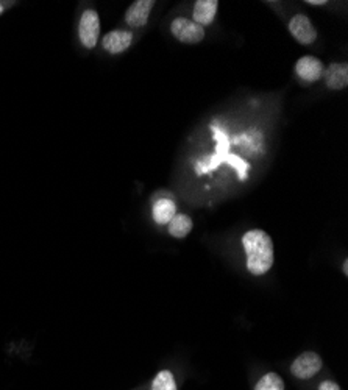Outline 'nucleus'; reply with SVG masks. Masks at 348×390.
<instances>
[{"label":"nucleus","mask_w":348,"mask_h":390,"mask_svg":"<svg viewBox=\"0 0 348 390\" xmlns=\"http://www.w3.org/2000/svg\"><path fill=\"white\" fill-rule=\"evenodd\" d=\"M342 269H344V273L345 275H348V259H345L344 264H342Z\"/></svg>","instance_id":"f3484780"},{"label":"nucleus","mask_w":348,"mask_h":390,"mask_svg":"<svg viewBox=\"0 0 348 390\" xmlns=\"http://www.w3.org/2000/svg\"><path fill=\"white\" fill-rule=\"evenodd\" d=\"M219 8L217 0H198L193 11V20L198 25H210L214 20Z\"/></svg>","instance_id":"9d476101"},{"label":"nucleus","mask_w":348,"mask_h":390,"mask_svg":"<svg viewBox=\"0 0 348 390\" xmlns=\"http://www.w3.org/2000/svg\"><path fill=\"white\" fill-rule=\"evenodd\" d=\"M170 32L183 44H197V42H202L205 38L203 27L195 24L189 18L174 19L172 24H170Z\"/></svg>","instance_id":"f03ea898"},{"label":"nucleus","mask_w":348,"mask_h":390,"mask_svg":"<svg viewBox=\"0 0 348 390\" xmlns=\"http://www.w3.org/2000/svg\"><path fill=\"white\" fill-rule=\"evenodd\" d=\"M308 5H326V0H307Z\"/></svg>","instance_id":"dca6fc26"},{"label":"nucleus","mask_w":348,"mask_h":390,"mask_svg":"<svg viewBox=\"0 0 348 390\" xmlns=\"http://www.w3.org/2000/svg\"><path fill=\"white\" fill-rule=\"evenodd\" d=\"M152 390H179L174 373L170 370H161L152 382Z\"/></svg>","instance_id":"ddd939ff"},{"label":"nucleus","mask_w":348,"mask_h":390,"mask_svg":"<svg viewBox=\"0 0 348 390\" xmlns=\"http://www.w3.org/2000/svg\"><path fill=\"white\" fill-rule=\"evenodd\" d=\"M254 390H284V381L278 373L271 372L257 382Z\"/></svg>","instance_id":"4468645a"},{"label":"nucleus","mask_w":348,"mask_h":390,"mask_svg":"<svg viewBox=\"0 0 348 390\" xmlns=\"http://www.w3.org/2000/svg\"><path fill=\"white\" fill-rule=\"evenodd\" d=\"M323 69L325 66L322 64V61L316 56H303L295 64L297 75L308 83H314L317 80H321Z\"/></svg>","instance_id":"423d86ee"},{"label":"nucleus","mask_w":348,"mask_h":390,"mask_svg":"<svg viewBox=\"0 0 348 390\" xmlns=\"http://www.w3.org/2000/svg\"><path fill=\"white\" fill-rule=\"evenodd\" d=\"M133 33L129 30H115L103 36L102 46L108 54L117 55L125 52L127 49L131 46Z\"/></svg>","instance_id":"6e6552de"},{"label":"nucleus","mask_w":348,"mask_h":390,"mask_svg":"<svg viewBox=\"0 0 348 390\" xmlns=\"http://www.w3.org/2000/svg\"><path fill=\"white\" fill-rule=\"evenodd\" d=\"M289 32L292 33L294 38L300 42V44L309 46L317 39V32L311 20L304 14H295L289 23Z\"/></svg>","instance_id":"39448f33"},{"label":"nucleus","mask_w":348,"mask_h":390,"mask_svg":"<svg viewBox=\"0 0 348 390\" xmlns=\"http://www.w3.org/2000/svg\"><path fill=\"white\" fill-rule=\"evenodd\" d=\"M98 34H101V18L97 11L86 10L78 25V36H80L82 44L86 49H94L98 42Z\"/></svg>","instance_id":"20e7f679"},{"label":"nucleus","mask_w":348,"mask_h":390,"mask_svg":"<svg viewBox=\"0 0 348 390\" xmlns=\"http://www.w3.org/2000/svg\"><path fill=\"white\" fill-rule=\"evenodd\" d=\"M323 360L322 358L314 351L302 353L300 356H297L295 360L290 365V373L294 375L297 379H311L322 370Z\"/></svg>","instance_id":"7ed1b4c3"},{"label":"nucleus","mask_w":348,"mask_h":390,"mask_svg":"<svg viewBox=\"0 0 348 390\" xmlns=\"http://www.w3.org/2000/svg\"><path fill=\"white\" fill-rule=\"evenodd\" d=\"M153 220L158 225H169V222L175 218L176 214V205L172 199H161L156 200L153 209Z\"/></svg>","instance_id":"9b49d317"},{"label":"nucleus","mask_w":348,"mask_h":390,"mask_svg":"<svg viewBox=\"0 0 348 390\" xmlns=\"http://www.w3.org/2000/svg\"><path fill=\"white\" fill-rule=\"evenodd\" d=\"M4 13V6L2 5H0V14H2Z\"/></svg>","instance_id":"a211bd4d"},{"label":"nucleus","mask_w":348,"mask_h":390,"mask_svg":"<svg viewBox=\"0 0 348 390\" xmlns=\"http://www.w3.org/2000/svg\"><path fill=\"white\" fill-rule=\"evenodd\" d=\"M318 390H340V387H339L337 382L326 379V381L321 382V386H318Z\"/></svg>","instance_id":"2eb2a0df"},{"label":"nucleus","mask_w":348,"mask_h":390,"mask_svg":"<svg viewBox=\"0 0 348 390\" xmlns=\"http://www.w3.org/2000/svg\"><path fill=\"white\" fill-rule=\"evenodd\" d=\"M153 0H138L125 13V20L131 28H142L148 23V16L153 8Z\"/></svg>","instance_id":"0eeeda50"},{"label":"nucleus","mask_w":348,"mask_h":390,"mask_svg":"<svg viewBox=\"0 0 348 390\" xmlns=\"http://www.w3.org/2000/svg\"><path fill=\"white\" fill-rule=\"evenodd\" d=\"M322 77L325 83L333 91H342L348 84V66L345 63H333L328 68L323 69Z\"/></svg>","instance_id":"1a4fd4ad"},{"label":"nucleus","mask_w":348,"mask_h":390,"mask_svg":"<svg viewBox=\"0 0 348 390\" xmlns=\"http://www.w3.org/2000/svg\"><path fill=\"white\" fill-rule=\"evenodd\" d=\"M193 231V219L186 214H175V218L169 222V233L176 239H183Z\"/></svg>","instance_id":"f8f14e48"},{"label":"nucleus","mask_w":348,"mask_h":390,"mask_svg":"<svg viewBox=\"0 0 348 390\" xmlns=\"http://www.w3.org/2000/svg\"><path fill=\"white\" fill-rule=\"evenodd\" d=\"M247 270L254 277L266 275L273 265V242L266 231L250 229L243 236Z\"/></svg>","instance_id":"f257e3e1"}]
</instances>
